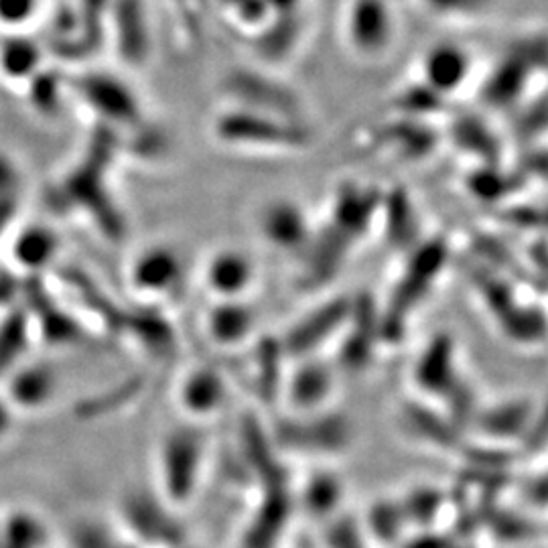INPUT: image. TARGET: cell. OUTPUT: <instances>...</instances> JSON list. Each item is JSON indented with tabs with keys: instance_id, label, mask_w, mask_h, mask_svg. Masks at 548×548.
Here are the masks:
<instances>
[{
	"instance_id": "cell-1",
	"label": "cell",
	"mask_w": 548,
	"mask_h": 548,
	"mask_svg": "<svg viewBox=\"0 0 548 548\" xmlns=\"http://www.w3.org/2000/svg\"><path fill=\"white\" fill-rule=\"evenodd\" d=\"M210 463V441L199 423L169 431L157 451V494L173 508L189 506Z\"/></svg>"
},
{
	"instance_id": "cell-2",
	"label": "cell",
	"mask_w": 548,
	"mask_h": 548,
	"mask_svg": "<svg viewBox=\"0 0 548 548\" xmlns=\"http://www.w3.org/2000/svg\"><path fill=\"white\" fill-rule=\"evenodd\" d=\"M447 258L449 250L441 238L423 244L410 256L390 297L388 309L380 315V339L398 341L404 335L410 315L423 305V301L433 291V285L443 272Z\"/></svg>"
},
{
	"instance_id": "cell-3",
	"label": "cell",
	"mask_w": 548,
	"mask_h": 548,
	"mask_svg": "<svg viewBox=\"0 0 548 548\" xmlns=\"http://www.w3.org/2000/svg\"><path fill=\"white\" fill-rule=\"evenodd\" d=\"M216 136L226 145L260 151H295L309 143V132L301 120L244 108L220 114Z\"/></svg>"
},
{
	"instance_id": "cell-4",
	"label": "cell",
	"mask_w": 548,
	"mask_h": 548,
	"mask_svg": "<svg viewBox=\"0 0 548 548\" xmlns=\"http://www.w3.org/2000/svg\"><path fill=\"white\" fill-rule=\"evenodd\" d=\"M118 516L124 534L147 548H179L185 542L175 510L157 492H126L120 500Z\"/></svg>"
},
{
	"instance_id": "cell-5",
	"label": "cell",
	"mask_w": 548,
	"mask_h": 548,
	"mask_svg": "<svg viewBox=\"0 0 548 548\" xmlns=\"http://www.w3.org/2000/svg\"><path fill=\"white\" fill-rule=\"evenodd\" d=\"M475 287L482 295L490 315L496 319L502 333L520 346L542 344L544 339V311L536 307H524L514 289L498 279L496 274L475 268Z\"/></svg>"
},
{
	"instance_id": "cell-6",
	"label": "cell",
	"mask_w": 548,
	"mask_h": 548,
	"mask_svg": "<svg viewBox=\"0 0 548 548\" xmlns=\"http://www.w3.org/2000/svg\"><path fill=\"white\" fill-rule=\"evenodd\" d=\"M544 59V35H530L516 41L490 74L484 86V100L496 108L518 104L528 90L532 76L544 70Z\"/></svg>"
},
{
	"instance_id": "cell-7",
	"label": "cell",
	"mask_w": 548,
	"mask_h": 548,
	"mask_svg": "<svg viewBox=\"0 0 548 548\" xmlns=\"http://www.w3.org/2000/svg\"><path fill=\"white\" fill-rule=\"evenodd\" d=\"M354 435L352 421L331 410L305 417L291 415L279 431L281 441L289 449L313 457H337L346 453L354 443Z\"/></svg>"
},
{
	"instance_id": "cell-8",
	"label": "cell",
	"mask_w": 548,
	"mask_h": 548,
	"mask_svg": "<svg viewBox=\"0 0 548 548\" xmlns=\"http://www.w3.org/2000/svg\"><path fill=\"white\" fill-rule=\"evenodd\" d=\"M413 384L435 400H457L467 388L459 374L457 344L451 333H435L413 366Z\"/></svg>"
},
{
	"instance_id": "cell-9",
	"label": "cell",
	"mask_w": 548,
	"mask_h": 548,
	"mask_svg": "<svg viewBox=\"0 0 548 548\" xmlns=\"http://www.w3.org/2000/svg\"><path fill=\"white\" fill-rule=\"evenodd\" d=\"M344 27L346 41L358 57H382L390 51L396 35L390 0H350Z\"/></svg>"
},
{
	"instance_id": "cell-10",
	"label": "cell",
	"mask_w": 548,
	"mask_h": 548,
	"mask_svg": "<svg viewBox=\"0 0 548 548\" xmlns=\"http://www.w3.org/2000/svg\"><path fill=\"white\" fill-rule=\"evenodd\" d=\"M352 305L354 301L346 297H335L307 313L289 329L287 337L283 339V354L297 360L315 358L319 348L327 346L329 341L344 333L352 315Z\"/></svg>"
},
{
	"instance_id": "cell-11",
	"label": "cell",
	"mask_w": 548,
	"mask_h": 548,
	"mask_svg": "<svg viewBox=\"0 0 548 548\" xmlns=\"http://www.w3.org/2000/svg\"><path fill=\"white\" fill-rule=\"evenodd\" d=\"M337 390V374L335 370L317 360V358H303L299 360L297 368L283 378L281 392L287 398L295 417L315 415L329 410V402L333 400Z\"/></svg>"
},
{
	"instance_id": "cell-12",
	"label": "cell",
	"mask_w": 548,
	"mask_h": 548,
	"mask_svg": "<svg viewBox=\"0 0 548 548\" xmlns=\"http://www.w3.org/2000/svg\"><path fill=\"white\" fill-rule=\"evenodd\" d=\"M224 90L238 102V108L299 120V98L295 92L258 72H232L226 78Z\"/></svg>"
},
{
	"instance_id": "cell-13",
	"label": "cell",
	"mask_w": 548,
	"mask_h": 548,
	"mask_svg": "<svg viewBox=\"0 0 548 548\" xmlns=\"http://www.w3.org/2000/svg\"><path fill=\"white\" fill-rule=\"evenodd\" d=\"M380 205L382 193H378V189L346 183L333 195L331 218L327 224L354 246L368 234L376 214L380 212Z\"/></svg>"
},
{
	"instance_id": "cell-14",
	"label": "cell",
	"mask_w": 548,
	"mask_h": 548,
	"mask_svg": "<svg viewBox=\"0 0 548 548\" xmlns=\"http://www.w3.org/2000/svg\"><path fill=\"white\" fill-rule=\"evenodd\" d=\"M76 90L94 112L114 124H136L141 120L139 100L116 76L102 72L80 76Z\"/></svg>"
},
{
	"instance_id": "cell-15",
	"label": "cell",
	"mask_w": 548,
	"mask_h": 548,
	"mask_svg": "<svg viewBox=\"0 0 548 548\" xmlns=\"http://www.w3.org/2000/svg\"><path fill=\"white\" fill-rule=\"evenodd\" d=\"M230 396L224 374L212 366L189 370L177 388V402L193 423L216 417Z\"/></svg>"
},
{
	"instance_id": "cell-16",
	"label": "cell",
	"mask_w": 548,
	"mask_h": 548,
	"mask_svg": "<svg viewBox=\"0 0 548 548\" xmlns=\"http://www.w3.org/2000/svg\"><path fill=\"white\" fill-rule=\"evenodd\" d=\"M260 232L270 246L297 254H303L313 236L305 210L289 199H277L266 205L260 214Z\"/></svg>"
},
{
	"instance_id": "cell-17",
	"label": "cell",
	"mask_w": 548,
	"mask_h": 548,
	"mask_svg": "<svg viewBox=\"0 0 548 548\" xmlns=\"http://www.w3.org/2000/svg\"><path fill=\"white\" fill-rule=\"evenodd\" d=\"M183 279V264L169 246H153L136 256L130 268V283L143 295H173Z\"/></svg>"
},
{
	"instance_id": "cell-18",
	"label": "cell",
	"mask_w": 548,
	"mask_h": 548,
	"mask_svg": "<svg viewBox=\"0 0 548 548\" xmlns=\"http://www.w3.org/2000/svg\"><path fill=\"white\" fill-rule=\"evenodd\" d=\"M473 59L459 43H435L423 57V82L447 98L459 92L471 76Z\"/></svg>"
},
{
	"instance_id": "cell-19",
	"label": "cell",
	"mask_w": 548,
	"mask_h": 548,
	"mask_svg": "<svg viewBox=\"0 0 548 548\" xmlns=\"http://www.w3.org/2000/svg\"><path fill=\"white\" fill-rule=\"evenodd\" d=\"M256 277L252 258L236 248L216 252L205 264V285L220 299H242Z\"/></svg>"
},
{
	"instance_id": "cell-20",
	"label": "cell",
	"mask_w": 548,
	"mask_h": 548,
	"mask_svg": "<svg viewBox=\"0 0 548 548\" xmlns=\"http://www.w3.org/2000/svg\"><path fill=\"white\" fill-rule=\"evenodd\" d=\"M205 329L216 346L238 348L256 329V311L242 299H224L210 309Z\"/></svg>"
},
{
	"instance_id": "cell-21",
	"label": "cell",
	"mask_w": 548,
	"mask_h": 548,
	"mask_svg": "<svg viewBox=\"0 0 548 548\" xmlns=\"http://www.w3.org/2000/svg\"><path fill=\"white\" fill-rule=\"evenodd\" d=\"M475 421L484 435L496 441H518L526 437L534 423V404L522 398L504 400L482 413H475Z\"/></svg>"
},
{
	"instance_id": "cell-22",
	"label": "cell",
	"mask_w": 548,
	"mask_h": 548,
	"mask_svg": "<svg viewBox=\"0 0 548 548\" xmlns=\"http://www.w3.org/2000/svg\"><path fill=\"white\" fill-rule=\"evenodd\" d=\"M59 248L61 240L53 228L45 224H29L15 236L11 252L19 268L29 272V277H37L39 272L53 264Z\"/></svg>"
},
{
	"instance_id": "cell-23",
	"label": "cell",
	"mask_w": 548,
	"mask_h": 548,
	"mask_svg": "<svg viewBox=\"0 0 548 548\" xmlns=\"http://www.w3.org/2000/svg\"><path fill=\"white\" fill-rule=\"evenodd\" d=\"M57 390V374L49 364H31L13 374L7 396L9 404L19 410L45 408Z\"/></svg>"
},
{
	"instance_id": "cell-24",
	"label": "cell",
	"mask_w": 548,
	"mask_h": 548,
	"mask_svg": "<svg viewBox=\"0 0 548 548\" xmlns=\"http://www.w3.org/2000/svg\"><path fill=\"white\" fill-rule=\"evenodd\" d=\"M116 43L128 63H143L149 53V27L141 5L136 0H124L114 13Z\"/></svg>"
},
{
	"instance_id": "cell-25",
	"label": "cell",
	"mask_w": 548,
	"mask_h": 548,
	"mask_svg": "<svg viewBox=\"0 0 548 548\" xmlns=\"http://www.w3.org/2000/svg\"><path fill=\"white\" fill-rule=\"evenodd\" d=\"M43 61L41 45L27 35H9L0 41V76L9 82H29Z\"/></svg>"
},
{
	"instance_id": "cell-26",
	"label": "cell",
	"mask_w": 548,
	"mask_h": 548,
	"mask_svg": "<svg viewBox=\"0 0 548 548\" xmlns=\"http://www.w3.org/2000/svg\"><path fill=\"white\" fill-rule=\"evenodd\" d=\"M344 496V479L329 469H321L309 475L301 492V502L305 512L313 518H335L339 516V506L344 502Z\"/></svg>"
},
{
	"instance_id": "cell-27",
	"label": "cell",
	"mask_w": 548,
	"mask_h": 548,
	"mask_svg": "<svg viewBox=\"0 0 548 548\" xmlns=\"http://www.w3.org/2000/svg\"><path fill=\"white\" fill-rule=\"evenodd\" d=\"M408 526L410 524L402 510V504L400 500H394V498H386L372 504V508H368L366 512V522L362 524L374 548L380 544H386V546L400 544L404 540Z\"/></svg>"
},
{
	"instance_id": "cell-28",
	"label": "cell",
	"mask_w": 548,
	"mask_h": 548,
	"mask_svg": "<svg viewBox=\"0 0 548 548\" xmlns=\"http://www.w3.org/2000/svg\"><path fill=\"white\" fill-rule=\"evenodd\" d=\"M380 210L386 214V236L394 246L402 248L413 242L417 236V218L404 189L382 195Z\"/></svg>"
},
{
	"instance_id": "cell-29",
	"label": "cell",
	"mask_w": 548,
	"mask_h": 548,
	"mask_svg": "<svg viewBox=\"0 0 548 548\" xmlns=\"http://www.w3.org/2000/svg\"><path fill=\"white\" fill-rule=\"evenodd\" d=\"M382 145H392L402 157H423L435 147V134L415 118H406L378 134Z\"/></svg>"
},
{
	"instance_id": "cell-30",
	"label": "cell",
	"mask_w": 548,
	"mask_h": 548,
	"mask_svg": "<svg viewBox=\"0 0 548 548\" xmlns=\"http://www.w3.org/2000/svg\"><path fill=\"white\" fill-rule=\"evenodd\" d=\"M453 141L459 149L465 153H475L484 157L486 165H496L498 155V143L494 134L486 128V124L479 122L477 118H461L453 126Z\"/></svg>"
},
{
	"instance_id": "cell-31",
	"label": "cell",
	"mask_w": 548,
	"mask_h": 548,
	"mask_svg": "<svg viewBox=\"0 0 548 548\" xmlns=\"http://www.w3.org/2000/svg\"><path fill=\"white\" fill-rule=\"evenodd\" d=\"M122 327L132 331L136 335L134 339L151 352H163L173 339L167 321L151 311H136L132 315H124Z\"/></svg>"
},
{
	"instance_id": "cell-32",
	"label": "cell",
	"mask_w": 548,
	"mask_h": 548,
	"mask_svg": "<svg viewBox=\"0 0 548 548\" xmlns=\"http://www.w3.org/2000/svg\"><path fill=\"white\" fill-rule=\"evenodd\" d=\"M29 315L25 309H11L0 323V372H5L27 346Z\"/></svg>"
},
{
	"instance_id": "cell-33",
	"label": "cell",
	"mask_w": 548,
	"mask_h": 548,
	"mask_svg": "<svg viewBox=\"0 0 548 548\" xmlns=\"http://www.w3.org/2000/svg\"><path fill=\"white\" fill-rule=\"evenodd\" d=\"M400 504L410 526L427 528L433 516L441 512L445 504V496L437 488L421 486V488H415L410 494H406L404 498H400Z\"/></svg>"
},
{
	"instance_id": "cell-34",
	"label": "cell",
	"mask_w": 548,
	"mask_h": 548,
	"mask_svg": "<svg viewBox=\"0 0 548 548\" xmlns=\"http://www.w3.org/2000/svg\"><path fill=\"white\" fill-rule=\"evenodd\" d=\"M467 189L482 201H498L506 197L514 185L508 173L498 171L496 165H486L482 169H477L469 175L467 179Z\"/></svg>"
},
{
	"instance_id": "cell-35",
	"label": "cell",
	"mask_w": 548,
	"mask_h": 548,
	"mask_svg": "<svg viewBox=\"0 0 548 548\" xmlns=\"http://www.w3.org/2000/svg\"><path fill=\"white\" fill-rule=\"evenodd\" d=\"M31 106L43 114L53 116L61 108V78L53 72L39 70L29 82Z\"/></svg>"
},
{
	"instance_id": "cell-36",
	"label": "cell",
	"mask_w": 548,
	"mask_h": 548,
	"mask_svg": "<svg viewBox=\"0 0 548 548\" xmlns=\"http://www.w3.org/2000/svg\"><path fill=\"white\" fill-rule=\"evenodd\" d=\"M402 96H398L396 100V106L400 108V112L408 114L410 118H423L427 114H433V112H439V108L443 106L445 98L439 96L437 92H433L431 88H427L425 84L423 86H413V88H406L404 92H400Z\"/></svg>"
},
{
	"instance_id": "cell-37",
	"label": "cell",
	"mask_w": 548,
	"mask_h": 548,
	"mask_svg": "<svg viewBox=\"0 0 548 548\" xmlns=\"http://www.w3.org/2000/svg\"><path fill=\"white\" fill-rule=\"evenodd\" d=\"M327 548H374L360 522L337 516L325 534Z\"/></svg>"
},
{
	"instance_id": "cell-38",
	"label": "cell",
	"mask_w": 548,
	"mask_h": 548,
	"mask_svg": "<svg viewBox=\"0 0 548 548\" xmlns=\"http://www.w3.org/2000/svg\"><path fill=\"white\" fill-rule=\"evenodd\" d=\"M39 0H0V23L7 27L25 25L37 11Z\"/></svg>"
},
{
	"instance_id": "cell-39",
	"label": "cell",
	"mask_w": 548,
	"mask_h": 548,
	"mask_svg": "<svg viewBox=\"0 0 548 548\" xmlns=\"http://www.w3.org/2000/svg\"><path fill=\"white\" fill-rule=\"evenodd\" d=\"M21 183L17 163L9 155L0 153V199H19Z\"/></svg>"
},
{
	"instance_id": "cell-40",
	"label": "cell",
	"mask_w": 548,
	"mask_h": 548,
	"mask_svg": "<svg viewBox=\"0 0 548 548\" xmlns=\"http://www.w3.org/2000/svg\"><path fill=\"white\" fill-rule=\"evenodd\" d=\"M23 297V281H19L11 270H0V305L15 307L17 299Z\"/></svg>"
},
{
	"instance_id": "cell-41",
	"label": "cell",
	"mask_w": 548,
	"mask_h": 548,
	"mask_svg": "<svg viewBox=\"0 0 548 548\" xmlns=\"http://www.w3.org/2000/svg\"><path fill=\"white\" fill-rule=\"evenodd\" d=\"M19 214V199H0V238L7 234Z\"/></svg>"
},
{
	"instance_id": "cell-42",
	"label": "cell",
	"mask_w": 548,
	"mask_h": 548,
	"mask_svg": "<svg viewBox=\"0 0 548 548\" xmlns=\"http://www.w3.org/2000/svg\"><path fill=\"white\" fill-rule=\"evenodd\" d=\"M15 425V417H13V406L0 398V441H5L9 437V433L13 431Z\"/></svg>"
},
{
	"instance_id": "cell-43",
	"label": "cell",
	"mask_w": 548,
	"mask_h": 548,
	"mask_svg": "<svg viewBox=\"0 0 548 548\" xmlns=\"http://www.w3.org/2000/svg\"><path fill=\"white\" fill-rule=\"evenodd\" d=\"M297 3L299 0H268V5L272 9H277L279 13H285V15H289Z\"/></svg>"
},
{
	"instance_id": "cell-44",
	"label": "cell",
	"mask_w": 548,
	"mask_h": 548,
	"mask_svg": "<svg viewBox=\"0 0 548 548\" xmlns=\"http://www.w3.org/2000/svg\"><path fill=\"white\" fill-rule=\"evenodd\" d=\"M179 548H183V546H179Z\"/></svg>"
}]
</instances>
